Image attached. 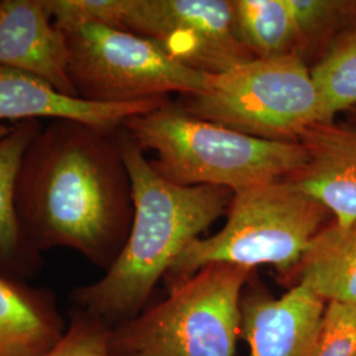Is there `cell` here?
<instances>
[{"mask_svg": "<svg viewBox=\"0 0 356 356\" xmlns=\"http://www.w3.org/2000/svg\"><path fill=\"white\" fill-rule=\"evenodd\" d=\"M53 119L28 145L16 181L20 225L38 252L65 247L108 268L131 229V182L116 141Z\"/></svg>", "mask_w": 356, "mask_h": 356, "instance_id": "1", "label": "cell"}, {"mask_svg": "<svg viewBox=\"0 0 356 356\" xmlns=\"http://www.w3.org/2000/svg\"><path fill=\"white\" fill-rule=\"evenodd\" d=\"M115 141L131 182V229L102 279L72 293L78 310L108 326L140 314L157 282L165 279L185 248L222 216L234 195L226 188L169 182L126 131Z\"/></svg>", "mask_w": 356, "mask_h": 356, "instance_id": "2", "label": "cell"}, {"mask_svg": "<svg viewBox=\"0 0 356 356\" xmlns=\"http://www.w3.org/2000/svg\"><path fill=\"white\" fill-rule=\"evenodd\" d=\"M154 170L179 186H219L232 193L285 179L305 165L300 141L257 139L191 116L168 101L122 126Z\"/></svg>", "mask_w": 356, "mask_h": 356, "instance_id": "3", "label": "cell"}, {"mask_svg": "<svg viewBox=\"0 0 356 356\" xmlns=\"http://www.w3.org/2000/svg\"><path fill=\"white\" fill-rule=\"evenodd\" d=\"M329 210L291 181L236 191L223 229L191 242L166 273L170 288L211 264L254 270L272 266L288 277L323 229Z\"/></svg>", "mask_w": 356, "mask_h": 356, "instance_id": "4", "label": "cell"}, {"mask_svg": "<svg viewBox=\"0 0 356 356\" xmlns=\"http://www.w3.org/2000/svg\"><path fill=\"white\" fill-rule=\"evenodd\" d=\"M252 269L211 264L170 288L160 304L118 325L114 355L235 356L241 301Z\"/></svg>", "mask_w": 356, "mask_h": 356, "instance_id": "5", "label": "cell"}, {"mask_svg": "<svg viewBox=\"0 0 356 356\" xmlns=\"http://www.w3.org/2000/svg\"><path fill=\"white\" fill-rule=\"evenodd\" d=\"M186 98L182 107L191 116L264 140L298 141L309 126L325 122L310 66L297 54L213 74L204 91Z\"/></svg>", "mask_w": 356, "mask_h": 356, "instance_id": "6", "label": "cell"}, {"mask_svg": "<svg viewBox=\"0 0 356 356\" xmlns=\"http://www.w3.org/2000/svg\"><path fill=\"white\" fill-rule=\"evenodd\" d=\"M76 97L92 103H131L202 92L209 76L170 57L157 42L123 29L81 24L63 31Z\"/></svg>", "mask_w": 356, "mask_h": 356, "instance_id": "7", "label": "cell"}, {"mask_svg": "<svg viewBox=\"0 0 356 356\" xmlns=\"http://www.w3.org/2000/svg\"><path fill=\"white\" fill-rule=\"evenodd\" d=\"M106 26L149 38L210 76L254 58L235 35L231 0H110Z\"/></svg>", "mask_w": 356, "mask_h": 356, "instance_id": "8", "label": "cell"}, {"mask_svg": "<svg viewBox=\"0 0 356 356\" xmlns=\"http://www.w3.org/2000/svg\"><path fill=\"white\" fill-rule=\"evenodd\" d=\"M327 302L296 284L279 298L261 289L243 292L241 335L250 356H313Z\"/></svg>", "mask_w": 356, "mask_h": 356, "instance_id": "9", "label": "cell"}, {"mask_svg": "<svg viewBox=\"0 0 356 356\" xmlns=\"http://www.w3.org/2000/svg\"><path fill=\"white\" fill-rule=\"evenodd\" d=\"M0 66L78 98L69 76L66 38L53 22L48 0H0Z\"/></svg>", "mask_w": 356, "mask_h": 356, "instance_id": "10", "label": "cell"}, {"mask_svg": "<svg viewBox=\"0 0 356 356\" xmlns=\"http://www.w3.org/2000/svg\"><path fill=\"white\" fill-rule=\"evenodd\" d=\"M298 141L307 160L286 179L323 204L334 223L356 222V124L318 122L306 128Z\"/></svg>", "mask_w": 356, "mask_h": 356, "instance_id": "11", "label": "cell"}, {"mask_svg": "<svg viewBox=\"0 0 356 356\" xmlns=\"http://www.w3.org/2000/svg\"><path fill=\"white\" fill-rule=\"evenodd\" d=\"M166 98L131 103H92L66 97L38 76L0 66V124L74 119L115 134L136 115L151 113Z\"/></svg>", "mask_w": 356, "mask_h": 356, "instance_id": "12", "label": "cell"}, {"mask_svg": "<svg viewBox=\"0 0 356 356\" xmlns=\"http://www.w3.org/2000/svg\"><path fill=\"white\" fill-rule=\"evenodd\" d=\"M66 327L49 291L0 270V356H42Z\"/></svg>", "mask_w": 356, "mask_h": 356, "instance_id": "13", "label": "cell"}, {"mask_svg": "<svg viewBox=\"0 0 356 356\" xmlns=\"http://www.w3.org/2000/svg\"><path fill=\"white\" fill-rule=\"evenodd\" d=\"M41 128V120L0 124V270L20 279L32 276L41 264V252L28 241L16 210L17 173Z\"/></svg>", "mask_w": 356, "mask_h": 356, "instance_id": "14", "label": "cell"}, {"mask_svg": "<svg viewBox=\"0 0 356 356\" xmlns=\"http://www.w3.org/2000/svg\"><path fill=\"white\" fill-rule=\"evenodd\" d=\"M302 284L326 302L356 305V222H331L309 247L300 264L285 277Z\"/></svg>", "mask_w": 356, "mask_h": 356, "instance_id": "15", "label": "cell"}, {"mask_svg": "<svg viewBox=\"0 0 356 356\" xmlns=\"http://www.w3.org/2000/svg\"><path fill=\"white\" fill-rule=\"evenodd\" d=\"M234 29L254 58L297 54L298 33L289 0H231Z\"/></svg>", "mask_w": 356, "mask_h": 356, "instance_id": "16", "label": "cell"}, {"mask_svg": "<svg viewBox=\"0 0 356 356\" xmlns=\"http://www.w3.org/2000/svg\"><path fill=\"white\" fill-rule=\"evenodd\" d=\"M310 73L321 95L325 122L356 107V26L331 42L310 66Z\"/></svg>", "mask_w": 356, "mask_h": 356, "instance_id": "17", "label": "cell"}, {"mask_svg": "<svg viewBox=\"0 0 356 356\" xmlns=\"http://www.w3.org/2000/svg\"><path fill=\"white\" fill-rule=\"evenodd\" d=\"M298 33L297 56L316 61L344 31L356 26L354 0H289ZM314 61V63H316Z\"/></svg>", "mask_w": 356, "mask_h": 356, "instance_id": "18", "label": "cell"}, {"mask_svg": "<svg viewBox=\"0 0 356 356\" xmlns=\"http://www.w3.org/2000/svg\"><path fill=\"white\" fill-rule=\"evenodd\" d=\"M111 332L108 325L76 309L64 337L42 356H114Z\"/></svg>", "mask_w": 356, "mask_h": 356, "instance_id": "19", "label": "cell"}, {"mask_svg": "<svg viewBox=\"0 0 356 356\" xmlns=\"http://www.w3.org/2000/svg\"><path fill=\"white\" fill-rule=\"evenodd\" d=\"M313 356H356V305L327 302Z\"/></svg>", "mask_w": 356, "mask_h": 356, "instance_id": "20", "label": "cell"}, {"mask_svg": "<svg viewBox=\"0 0 356 356\" xmlns=\"http://www.w3.org/2000/svg\"><path fill=\"white\" fill-rule=\"evenodd\" d=\"M346 114H348V119H350V122L356 124V107L351 108V110H350V111H347Z\"/></svg>", "mask_w": 356, "mask_h": 356, "instance_id": "21", "label": "cell"}, {"mask_svg": "<svg viewBox=\"0 0 356 356\" xmlns=\"http://www.w3.org/2000/svg\"><path fill=\"white\" fill-rule=\"evenodd\" d=\"M114 355V354H113ZM114 356H140V355H114Z\"/></svg>", "mask_w": 356, "mask_h": 356, "instance_id": "22", "label": "cell"}]
</instances>
